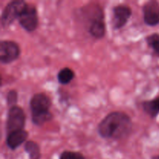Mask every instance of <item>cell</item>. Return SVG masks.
Listing matches in <instances>:
<instances>
[{
  "label": "cell",
  "mask_w": 159,
  "mask_h": 159,
  "mask_svg": "<svg viewBox=\"0 0 159 159\" xmlns=\"http://www.w3.org/2000/svg\"><path fill=\"white\" fill-rule=\"evenodd\" d=\"M59 159H85L83 155L79 152L65 151L60 155Z\"/></svg>",
  "instance_id": "obj_16"
},
{
  "label": "cell",
  "mask_w": 159,
  "mask_h": 159,
  "mask_svg": "<svg viewBox=\"0 0 159 159\" xmlns=\"http://www.w3.org/2000/svg\"><path fill=\"white\" fill-rule=\"evenodd\" d=\"M28 133L24 130L14 131L7 134L6 144L11 150H16L27 139Z\"/></svg>",
  "instance_id": "obj_10"
},
{
  "label": "cell",
  "mask_w": 159,
  "mask_h": 159,
  "mask_svg": "<svg viewBox=\"0 0 159 159\" xmlns=\"http://www.w3.org/2000/svg\"><path fill=\"white\" fill-rule=\"evenodd\" d=\"M113 26L114 29H120L126 25L131 16V9L125 5H119L113 8Z\"/></svg>",
  "instance_id": "obj_9"
},
{
  "label": "cell",
  "mask_w": 159,
  "mask_h": 159,
  "mask_svg": "<svg viewBox=\"0 0 159 159\" xmlns=\"http://www.w3.org/2000/svg\"><path fill=\"white\" fill-rule=\"evenodd\" d=\"M74 78V71L69 68H63L57 74V80L62 85H66V84L70 83Z\"/></svg>",
  "instance_id": "obj_13"
},
{
  "label": "cell",
  "mask_w": 159,
  "mask_h": 159,
  "mask_svg": "<svg viewBox=\"0 0 159 159\" xmlns=\"http://www.w3.org/2000/svg\"><path fill=\"white\" fill-rule=\"evenodd\" d=\"M146 41L148 46L153 49V51L159 55V34H153L146 38Z\"/></svg>",
  "instance_id": "obj_15"
},
{
  "label": "cell",
  "mask_w": 159,
  "mask_h": 159,
  "mask_svg": "<svg viewBox=\"0 0 159 159\" xmlns=\"http://www.w3.org/2000/svg\"><path fill=\"white\" fill-rule=\"evenodd\" d=\"M155 159H159V156H158V157H156V158H155Z\"/></svg>",
  "instance_id": "obj_18"
},
{
  "label": "cell",
  "mask_w": 159,
  "mask_h": 159,
  "mask_svg": "<svg viewBox=\"0 0 159 159\" xmlns=\"http://www.w3.org/2000/svg\"><path fill=\"white\" fill-rule=\"evenodd\" d=\"M90 21L91 23L89 29L90 34L95 38H102L105 36L106 25L104 22L103 12L100 6H96L94 12L91 13Z\"/></svg>",
  "instance_id": "obj_4"
},
{
  "label": "cell",
  "mask_w": 159,
  "mask_h": 159,
  "mask_svg": "<svg viewBox=\"0 0 159 159\" xmlns=\"http://www.w3.org/2000/svg\"><path fill=\"white\" fill-rule=\"evenodd\" d=\"M144 23L148 26H156L159 23V4L157 1H149L143 6Z\"/></svg>",
  "instance_id": "obj_8"
},
{
  "label": "cell",
  "mask_w": 159,
  "mask_h": 159,
  "mask_svg": "<svg viewBox=\"0 0 159 159\" xmlns=\"http://www.w3.org/2000/svg\"><path fill=\"white\" fill-rule=\"evenodd\" d=\"M20 55V48L16 42L2 40L0 43V61L9 64L16 60Z\"/></svg>",
  "instance_id": "obj_6"
},
{
  "label": "cell",
  "mask_w": 159,
  "mask_h": 159,
  "mask_svg": "<svg viewBox=\"0 0 159 159\" xmlns=\"http://www.w3.org/2000/svg\"><path fill=\"white\" fill-rule=\"evenodd\" d=\"M51 99L44 93L34 95L30 101L31 116L49 113L51 108Z\"/></svg>",
  "instance_id": "obj_7"
},
{
  "label": "cell",
  "mask_w": 159,
  "mask_h": 159,
  "mask_svg": "<svg viewBox=\"0 0 159 159\" xmlns=\"http://www.w3.org/2000/svg\"><path fill=\"white\" fill-rule=\"evenodd\" d=\"M26 122V116L23 110L20 107H11L8 112L6 120L7 134L14 131L23 130Z\"/></svg>",
  "instance_id": "obj_3"
},
{
  "label": "cell",
  "mask_w": 159,
  "mask_h": 159,
  "mask_svg": "<svg viewBox=\"0 0 159 159\" xmlns=\"http://www.w3.org/2000/svg\"><path fill=\"white\" fill-rule=\"evenodd\" d=\"M144 111L152 117H156L159 113V97L151 101H144L142 103Z\"/></svg>",
  "instance_id": "obj_11"
},
{
  "label": "cell",
  "mask_w": 159,
  "mask_h": 159,
  "mask_svg": "<svg viewBox=\"0 0 159 159\" xmlns=\"http://www.w3.org/2000/svg\"><path fill=\"white\" fill-rule=\"evenodd\" d=\"M18 20L20 26L26 31L33 32L35 30L38 26V16L35 6L27 4Z\"/></svg>",
  "instance_id": "obj_5"
},
{
  "label": "cell",
  "mask_w": 159,
  "mask_h": 159,
  "mask_svg": "<svg viewBox=\"0 0 159 159\" xmlns=\"http://www.w3.org/2000/svg\"><path fill=\"white\" fill-rule=\"evenodd\" d=\"M17 99H18V93L15 90H10L8 93L7 96H6V102H7V105L9 107H16L17 102Z\"/></svg>",
  "instance_id": "obj_17"
},
{
  "label": "cell",
  "mask_w": 159,
  "mask_h": 159,
  "mask_svg": "<svg viewBox=\"0 0 159 159\" xmlns=\"http://www.w3.org/2000/svg\"><path fill=\"white\" fill-rule=\"evenodd\" d=\"M132 123L130 117L123 112L109 113L98 125V133L107 139H120L130 132Z\"/></svg>",
  "instance_id": "obj_1"
},
{
  "label": "cell",
  "mask_w": 159,
  "mask_h": 159,
  "mask_svg": "<svg viewBox=\"0 0 159 159\" xmlns=\"http://www.w3.org/2000/svg\"><path fill=\"white\" fill-rule=\"evenodd\" d=\"M27 3L22 0H16L8 3L5 6L1 16V24L2 27H7L14 22L16 19H19Z\"/></svg>",
  "instance_id": "obj_2"
},
{
  "label": "cell",
  "mask_w": 159,
  "mask_h": 159,
  "mask_svg": "<svg viewBox=\"0 0 159 159\" xmlns=\"http://www.w3.org/2000/svg\"><path fill=\"white\" fill-rule=\"evenodd\" d=\"M53 115L51 114V112L47 113H43V114H39V115H34L32 116V121L35 125H42V124H45V123L48 122L51 120H52Z\"/></svg>",
  "instance_id": "obj_14"
},
{
  "label": "cell",
  "mask_w": 159,
  "mask_h": 159,
  "mask_svg": "<svg viewBox=\"0 0 159 159\" xmlns=\"http://www.w3.org/2000/svg\"><path fill=\"white\" fill-rule=\"evenodd\" d=\"M24 150L29 155L30 159H40L41 155L40 147L35 141H26L24 146Z\"/></svg>",
  "instance_id": "obj_12"
}]
</instances>
